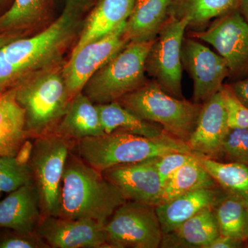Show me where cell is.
Instances as JSON below:
<instances>
[{
  "label": "cell",
  "mask_w": 248,
  "mask_h": 248,
  "mask_svg": "<svg viewBox=\"0 0 248 248\" xmlns=\"http://www.w3.org/2000/svg\"><path fill=\"white\" fill-rule=\"evenodd\" d=\"M46 0H14L0 16V32H16L38 22L45 13Z\"/></svg>",
  "instance_id": "28"
},
{
  "label": "cell",
  "mask_w": 248,
  "mask_h": 248,
  "mask_svg": "<svg viewBox=\"0 0 248 248\" xmlns=\"http://www.w3.org/2000/svg\"><path fill=\"white\" fill-rule=\"evenodd\" d=\"M6 0H0V5L4 4V2H6Z\"/></svg>",
  "instance_id": "38"
},
{
  "label": "cell",
  "mask_w": 248,
  "mask_h": 248,
  "mask_svg": "<svg viewBox=\"0 0 248 248\" xmlns=\"http://www.w3.org/2000/svg\"><path fill=\"white\" fill-rule=\"evenodd\" d=\"M109 247L157 248L163 232L155 207L127 201L104 226Z\"/></svg>",
  "instance_id": "9"
},
{
  "label": "cell",
  "mask_w": 248,
  "mask_h": 248,
  "mask_svg": "<svg viewBox=\"0 0 248 248\" xmlns=\"http://www.w3.org/2000/svg\"><path fill=\"white\" fill-rule=\"evenodd\" d=\"M25 112L17 102L14 88L0 92V156H16L30 138Z\"/></svg>",
  "instance_id": "22"
},
{
  "label": "cell",
  "mask_w": 248,
  "mask_h": 248,
  "mask_svg": "<svg viewBox=\"0 0 248 248\" xmlns=\"http://www.w3.org/2000/svg\"><path fill=\"white\" fill-rule=\"evenodd\" d=\"M104 225L91 219L42 217L36 233L53 248H110Z\"/></svg>",
  "instance_id": "13"
},
{
  "label": "cell",
  "mask_w": 248,
  "mask_h": 248,
  "mask_svg": "<svg viewBox=\"0 0 248 248\" xmlns=\"http://www.w3.org/2000/svg\"><path fill=\"white\" fill-rule=\"evenodd\" d=\"M53 132L74 142L105 134L97 104L82 92L72 99L66 113Z\"/></svg>",
  "instance_id": "19"
},
{
  "label": "cell",
  "mask_w": 248,
  "mask_h": 248,
  "mask_svg": "<svg viewBox=\"0 0 248 248\" xmlns=\"http://www.w3.org/2000/svg\"><path fill=\"white\" fill-rule=\"evenodd\" d=\"M117 102L142 120L159 124L170 135L186 143L203 107V104L173 97L153 80H147Z\"/></svg>",
  "instance_id": "5"
},
{
  "label": "cell",
  "mask_w": 248,
  "mask_h": 248,
  "mask_svg": "<svg viewBox=\"0 0 248 248\" xmlns=\"http://www.w3.org/2000/svg\"><path fill=\"white\" fill-rule=\"evenodd\" d=\"M183 66L193 81V102L203 104L219 92L229 70L221 55L193 37H184Z\"/></svg>",
  "instance_id": "12"
},
{
  "label": "cell",
  "mask_w": 248,
  "mask_h": 248,
  "mask_svg": "<svg viewBox=\"0 0 248 248\" xmlns=\"http://www.w3.org/2000/svg\"><path fill=\"white\" fill-rule=\"evenodd\" d=\"M240 0H173L170 16L188 21V28L202 29L239 8Z\"/></svg>",
  "instance_id": "24"
},
{
  "label": "cell",
  "mask_w": 248,
  "mask_h": 248,
  "mask_svg": "<svg viewBox=\"0 0 248 248\" xmlns=\"http://www.w3.org/2000/svg\"><path fill=\"white\" fill-rule=\"evenodd\" d=\"M74 143L53 132L32 143L29 166L40 197L42 218L58 217L63 172Z\"/></svg>",
  "instance_id": "7"
},
{
  "label": "cell",
  "mask_w": 248,
  "mask_h": 248,
  "mask_svg": "<svg viewBox=\"0 0 248 248\" xmlns=\"http://www.w3.org/2000/svg\"></svg>",
  "instance_id": "39"
},
{
  "label": "cell",
  "mask_w": 248,
  "mask_h": 248,
  "mask_svg": "<svg viewBox=\"0 0 248 248\" xmlns=\"http://www.w3.org/2000/svg\"><path fill=\"white\" fill-rule=\"evenodd\" d=\"M192 37L211 45L226 62L229 78H248V22L239 9L218 18L207 30Z\"/></svg>",
  "instance_id": "10"
},
{
  "label": "cell",
  "mask_w": 248,
  "mask_h": 248,
  "mask_svg": "<svg viewBox=\"0 0 248 248\" xmlns=\"http://www.w3.org/2000/svg\"><path fill=\"white\" fill-rule=\"evenodd\" d=\"M78 156L102 172L122 165L135 164L172 153H192L186 142L170 135L148 138L115 130L75 142Z\"/></svg>",
  "instance_id": "3"
},
{
  "label": "cell",
  "mask_w": 248,
  "mask_h": 248,
  "mask_svg": "<svg viewBox=\"0 0 248 248\" xmlns=\"http://www.w3.org/2000/svg\"><path fill=\"white\" fill-rule=\"evenodd\" d=\"M221 156L229 162L248 165V128H229L222 143Z\"/></svg>",
  "instance_id": "30"
},
{
  "label": "cell",
  "mask_w": 248,
  "mask_h": 248,
  "mask_svg": "<svg viewBox=\"0 0 248 248\" xmlns=\"http://www.w3.org/2000/svg\"><path fill=\"white\" fill-rule=\"evenodd\" d=\"M198 156L201 164L217 184L229 195L241 199L248 206V165L241 163H222Z\"/></svg>",
  "instance_id": "26"
},
{
  "label": "cell",
  "mask_w": 248,
  "mask_h": 248,
  "mask_svg": "<svg viewBox=\"0 0 248 248\" xmlns=\"http://www.w3.org/2000/svg\"><path fill=\"white\" fill-rule=\"evenodd\" d=\"M93 0H67L61 15L39 33L0 48V92L29 77L60 66L63 54L79 38Z\"/></svg>",
  "instance_id": "1"
},
{
  "label": "cell",
  "mask_w": 248,
  "mask_h": 248,
  "mask_svg": "<svg viewBox=\"0 0 248 248\" xmlns=\"http://www.w3.org/2000/svg\"><path fill=\"white\" fill-rule=\"evenodd\" d=\"M97 107L105 133L121 130L153 139L170 135L159 124L142 120L117 102L97 104Z\"/></svg>",
  "instance_id": "23"
},
{
  "label": "cell",
  "mask_w": 248,
  "mask_h": 248,
  "mask_svg": "<svg viewBox=\"0 0 248 248\" xmlns=\"http://www.w3.org/2000/svg\"><path fill=\"white\" fill-rule=\"evenodd\" d=\"M32 182L29 164H19L15 156H0V194H9Z\"/></svg>",
  "instance_id": "29"
},
{
  "label": "cell",
  "mask_w": 248,
  "mask_h": 248,
  "mask_svg": "<svg viewBox=\"0 0 248 248\" xmlns=\"http://www.w3.org/2000/svg\"><path fill=\"white\" fill-rule=\"evenodd\" d=\"M228 193L221 187H203L155 207L163 234L175 229L203 209L215 208Z\"/></svg>",
  "instance_id": "16"
},
{
  "label": "cell",
  "mask_w": 248,
  "mask_h": 248,
  "mask_svg": "<svg viewBox=\"0 0 248 248\" xmlns=\"http://www.w3.org/2000/svg\"><path fill=\"white\" fill-rule=\"evenodd\" d=\"M62 68L40 72L14 87L16 99L25 112L26 130L31 138L52 133L66 113L71 99Z\"/></svg>",
  "instance_id": "4"
},
{
  "label": "cell",
  "mask_w": 248,
  "mask_h": 248,
  "mask_svg": "<svg viewBox=\"0 0 248 248\" xmlns=\"http://www.w3.org/2000/svg\"><path fill=\"white\" fill-rule=\"evenodd\" d=\"M188 21L170 16L147 55L146 73L165 92L178 99L182 93V48Z\"/></svg>",
  "instance_id": "8"
},
{
  "label": "cell",
  "mask_w": 248,
  "mask_h": 248,
  "mask_svg": "<svg viewBox=\"0 0 248 248\" xmlns=\"http://www.w3.org/2000/svg\"><path fill=\"white\" fill-rule=\"evenodd\" d=\"M135 0H100L89 11L71 54L93 40L107 35L126 22Z\"/></svg>",
  "instance_id": "18"
},
{
  "label": "cell",
  "mask_w": 248,
  "mask_h": 248,
  "mask_svg": "<svg viewBox=\"0 0 248 248\" xmlns=\"http://www.w3.org/2000/svg\"><path fill=\"white\" fill-rule=\"evenodd\" d=\"M245 244L246 242L241 240L219 235L207 248H239L244 247Z\"/></svg>",
  "instance_id": "34"
},
{
  "label": "cell",
  "mask_w": 248,
  "mask_h": 248,
  "mask_svg": "<svg viewBox=\"0 0 248 248\" xmlns=\"http://www.w3.org/2000/svg\"><path fill=\"white\" fill-rule=\"evenodd\" d=\"M229 128L221 90L203 104L187 144L195 154L215 159Z\"/></svg>",
  "instance_id": "15"
},
{
  "label": "cell",
  "mask_w": 248,
  "mask_h": 248,
  "mask_svg": "<svg viewBox=\"0 0 248 248\" xmlns=\"http://www.w3.org/2000/svg\"><path fill=\"white\" fill-rule=\"evenodd\" d=\"M41 219L40 197L33 182L10 192L0 201V228L35 232Z\"/></svg>",
  "instance_id": "17"
},
{
  "label": "cell",
  "mask_w": 248,
  "mask_h": 248,
  "mask_svg": "<svg viewBox=\"0 0 248 248\" xmlns=\"http://www.w3.org/2000/svg\"><path fill=\"white\" fill-rule=\"evenodd\" d=\"M156 158L115 166L104 171L102 174L127 200L156 206L163 190L156 169Z\"/></svg>",
  "instance_id": "14"
},
{
  "label": "cell",
  "mask_w": 248,
  "mask_h": 248,
  "mask_svg": "<svg viewBox=\"0 0 248 248\" xmlns=\"http://www.w3.org/2000/svg\"><path fill=\"white\" fill-rule=\"evenodd\" d=\"M153 42H130L98 69L81 92L94 104L117 102L144 84L146 60Z\"/></svg>",
  "instance_id": "6"
},
{
  "label": "cell",
  "mask_w": 248,
  "mask_h": 248,
  "mask_svg": "<svg viewBox=\"0 0 248 248\" xmlns=\"http://www.w3.org/2000/svg\"><path fill=\"white\" fill-rule=\"evenodd\" d=\"M216 186L217 183L204 169L196 155L195 159L183 166L165 183L157 205L169 202L191 191Z\"/></svg>",
  "instance_id": "25"
},
{
  "label": "cell",
  "mask_w": 248,
  "mask_h": 248,
  "mask_svg": "<svg viewBox=\"0 0 248 248\" xmlns=\"http://www.w3.org/2000/svg\"><path fill=\"white\" fill-rule=\"evenodd\" d=\"M243 104L248 107V78L228 84Z\"/></svg>",
  "instance_id": "35"
},
{
  "label": "cell",
  "mask_w": 248,
  "mask_h": 248,
  "mask_svg": "<svg viewBox=\"0 0 248 248\" xmlns=\"http://www.w3.org/2000/svg\"><path fill=\"white\" fill-rule=\"evenodd\" d=\"M220 235L248 241V208L244 201L229 195L215 208Z\"/></svg>",
  "instance_id": "27"
},
{
  "label": "cell",
  "mask_w": 248,
  "mask_h": 248,
  "mask_svg": "<svg viewBox=\"0 0 248 248\" xmlns=\"http://www.w3.org/2000/svg\"><path fill=\"white\" fill-rule=\"evenodd\" d=\"M195 157L193 153H172L156 158V169L163 186L178 170Z\"/></svg>",
  "instance_id": "32"
},
{
  "label": "cell",
  "mask_w": 248,
  "mask_h": 248,
  "mask_svg": "<svg viewBox=\"0 0 248 248\" xmlns=\"http://www.w3.org/2000/svg\"><path fill=\"white\" fill-rule=\"evenodd\" d=\"M18 37H19L17 32H1L0 33V48Z\"/></svg>",
  "instance_id": "36"
},
{
  "label": "cell",
  "mask_w": 248,
  "mask_h": 248,
  "mask_svg": "<svg viewBox=\"0 0 248 248\" xmlns=\"http://www.w3.org/2000/svg\"><path fill=\"white\" fill-rule=\"evenodd\" d=\"M221 92L229 128H248V107L236 97L229 85H223Z\"/></svg>",
  "instance_id": "31"
},
{
  "label": "cell",
  "mask_w": 248,
  "mask_h": 248,
  "mask_svg": "<svg viewBox=\"0 0 248 248\" xmlns=\"http://www.w3.org/2000/svg\"><path fill=\"white\" fill-rule=\"evenodd\" d=\"M12 232L0 237V248H48L49 246L35 232Z\"/></svg>",
  "instance_id": "33"
},
{
  "label": "cell",
  "mask_w": 248,
  "mask_h": 248,
  "mask_svg": "<svg viewBox=\"0 0 248 248\" xmlns=\"http://www.w3.org/2000/svg\"><path fill=\"white\" fill-rule=\"evenodd\" d=\"M127 201L102 172L70 153L63 172L58 217L91 219L105 226L116 210Z\"/></svg>",
  "instance_id": "2"
},
{
  "label": "cell",
  "mask_w": 248,
  "mask_h": 248,
  "mask_svg": "<svg viewBox=\"0 0 248 248\" xmlns=\"http://www.w3.org/2000/svg\"><path fill=\"white\" fill-rule=\"evenodd\" d=\"M219 235L215 208H205L163 234L160 248H207Z\"/></svg>",
  "instance_id": "21"
},
{
  "label": "cell",
  "mask_w": 248,
  "mask_h": 248,
  "mask_svg": "<svg viewBox=\"0 0 248 248\" xmlns=\"http://www.w3.org/2000/svg\"><path fill=\"white\" fill-rule=\"evenodd\" d=\"M173 0H135L125 22L129 42H153L170 17Z\"/></svg>",
  "instance_id": "20"
},
{
  "label": "cell",
  "mask_w": 248,
  "mask_h": 248,
  "mask_svg": "<svg viewBox=\"0 0 248 248\" xmlns=\"http://www.w3.org/2000/svg\"><path fill=\"white\" fill-rule=\"evenodd\" d=\"M125 22L100 38L93 40L71 54L62 68L68 94L71 100L81 92L86 81L127 45Z\"/></svg>",
  "instance_id": "11"
},
{
  "label": "cell",
  "mask_w": 248,
  "mask_h": 248,
  "mask_svg": "<svg viewBox=\"0 0 248 248\" xmlns=\"http://www.w3.org/2000/svg\"><path fill=\"white\" fill-rule=\"evenodd\" d=\"M238 9L244 19L248 22V0H240Z\"/></svg>",
  "instance_id": "37"
}]
</instances>
